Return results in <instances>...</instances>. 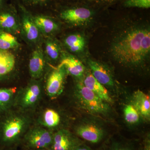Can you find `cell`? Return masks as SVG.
I'll use <instances>...</instances> for the list:
<instances>
[{"mask_svg": "<svg viewBox=\"0 0 150 150\" xmlns=\"http://www.w3.org/2000/svg\"><path fill=\"white\" fill-rule=\"evenodd\" d=\"M53 135L51 131L41 127H35L28 131L25 137L28 145L33 149H42L51 146Z\"/></svg>", "mask_w": 150, "mask_h": 150, "instance_id": "277c9868", "label": "cell"}, {"mask_svg": "<svg viewBox=\"0 0 150 150\" xmlns=\"http://www.w3.org/2000/svg\"><path fill=\"white\" fill-rule=\"evenodd\" d=\"M6 5L5 0H0V9Z\"/></svg>", "mask_w": 150, "mask_h": 150, "instance_id": "f546056e", "label": "cell"}, {"mask_svg": "<svg viewBox=\"0 0 150 150\" xmlns=\"http://www.w3.org/2000/svg\"><path fill=\"white\" fill-rule=\"evenodd\" d=\"M45 52L49 59L56 61L61 53V48L58 43L52 39H48L45 44Z\"/></svg>", "mask_w": 150, "mask_h": 150, "instance_id": "7402d4cb", "label": "cell"}, {"mask_svg": "<svg viewBox=\"0 0 150 150\" xmlns=\"http://www.w3.org/2000/svg\"><path fill=\"white\" fill-rule=\"evenodd\" d=\"M18 6L25 36L30 42H37L39 38L40 31L34 23L32 14L21 4Z\"/></svg>", "mask_w": 150, "mask_h": 150, "instance_id": "9c48e42d", "label": "cell"}, {"mask_svg": "<svg viewBox=\"0 0 150 150\" xmlns=\"http://www.w3.org/2000/svg\"><path fill=\"white\" fill-rule=\"evenodd\" d=\"M61 117L59 113L52 109H46L42 116V123L43 126L48 128H52L59 125Z\"/></svg>", "mask_w": 150, "mask_h": 150, "instance_id": "44dd1931", "label": "cell"}, {"mask_svg": "<svg viewBox=\"0 0 150 150\" xmlns=\"http://www.w3.org/2000/svg\"><path fill=\"white\" fill-rule=\"evenodd\" d=\"M19 45L17 39L13 34L0 31V50L9 51L18 48Z\"/></svg>", "mask_w": 150, "mask_h": 150, "instance_id": "ffe728a7", "label": "cell"}, {"mask_svg": "<svg viewBox=\"0 0 150 150\" xmlns=\"http://www.w3.org/2000/svg\"><path fill=\"white\" fill-rule=\"evenodd\" d=\"M75 95L79 105L89 113L106 117L111 112L110 104L87 88L82 81L77 84Z\"/></svg>", "mask_w": 150, "mask_h": 150, "instance_id": "7a4b0ae2", "label": "cell"}, {"mask_svg": "<svg viewBox=\"0 0 150 150\" xmlns=\"http://www.w3.org/2000/svg\"><path fill=\"white\" fill-rule=\"evenodd\" d=\"M101 1H112V0H101Z\"/></svg>", "mask_w": 150, "mask_h": 150, "instance_id": "4dcf8cb0", "label": "cell"}, {"mask_svg": "<svg viewBox=\"0 0 150 150\" xmlns=\"http://www.w3.org/2000/svg\"><path fill=\"white\" fill-rule=\"evenodd\" d=\"M111 51L115 59L123 64L142 65L149 56V28L134 26L128 28L115 40Z\"/></svg>", "mask_w": 150, "mask_h": 150, "instance_id": "6da1fadb", "label": "cell"}, {"mask_svg": "<svg viewBox=\"0 0 150 150\" xmlns=\"http://www.w3.org/2000/svg\"><path fill=\"white\" fill-rule=\"evenodd\" d=\"M124 5L129 8H149L150 7V0H126Z\"/></svg>", "mask_w": 150, "mask_h": 150, "instance_id": "484cf974", "label": "cell"}, {"mask_svg": "<svg viewBox=\"0 0 150 150\" xmlns=\"http://www.w3.org/2000/svg\"><path fill=\"white\" fill-rule=\"evenodd\" d=\"M103 150H134V147L129 143L115 141Z\"/></svg>", "mask_w": 150, "mask_h": 150, "instance_id": "4316f807", "label": "cell"}, {"mask_svg": "<svg viewBox=\"0 0 150 150\" xmlns=\"http://www.w3.org/2000/svg\"><path fill=\"white\" fill-rule=\"evenodd\" d=\"M78 137L92 144H98L102 141L105 136V132L98 124L85 121L79 124L75 129Z\"/></svg>", "mask_w": 150, "mask_h": 150, "instance_id": "3957f363", "label": "cell"}, {"mask_svg": "<svg viewBox=\"0 0 150 150\" xmlns=\"http://www.w3.org/2000/svg\"><path fill=\"white\" fill-rule=\"evenodd\" d=\"M82 82L84 85L104 101L110 104L113 103V100L107 88L94 77L90 70L85 73Z\"/></svg>", "mask_w": 150, "mask_h": 150, "instance_id": "7c38bea8", "label": "cell"}, {"mask_svg": "<svg viewBox=\"0 0 150 150\" xmlns=\"http://www.w3.org/2000/svg\"><path fill=\"white\" fill-rule=\"evenodd\" d=\"M26 125V120L20 116H13L7 119L2 131L3 142L9 143L16 140L24 131Z\"/></svg>", "mask_w": 150, "mask_h": 150, "instance_id": "5b68a950", "label": "cell"}, {"mask_svg": "<svg viewBox=\"0 0 150 150\" xmlns=\"http://www.w3.org/2000/svg\"><path fill=\"white\" fill-rule=\"evenodd\" d=\"M31 14L34 23L40 32L48 34L55 32L59 29L58 25L50 17L42 14Z\"/></svg>", "mask_w": 150, "mask_h": 150, "instance_id": "e0dca14e", "label": "cell"}, {"mask_svg": "<svg viewBox=\"0 0 150 150\" xmlns=\"http://www.w3.org/2000/svg\"><path fill=\"white\" fill-rule=\"evenodd\" d=\"M22 5L26 9L30 8H46L51 4V0H21Z\"/></svg>", "mask_w": 150, "mask_h": 150, "instance_id": "d4e9b609", "label": "cell"}, {"mask_svg": "<svg viewBox=\"0 0 150 150\" xmlns=\"http://www.w3.org/2000/svg\"><path fill=\"white\" fill-rule=\"evenodd\" d=\"M83 142L77 136L66 129H61L53 135L52 150H73Z\"/></svg>", "mask_w": 150, "mask_h": 150, "instance_id": "8992f818", "label": "cell"}, {"mask_svg": "<svg viewBox=\"0 0 150 150\" xmlns=\"http://www.w3.org/2000/svg\"><path fill=\"white\" fill-rule=\"evenodd\" d=\"M45 66L44 55L42 48L38 47L33 52L30 59V74L33 79L40 77L43 74Z\"/></svg>", "mask_w": 150, "mask_h": 150, "instance_id": "5bb4252c", "label": "cell"}, {"mask_svg": "<svg viewBox=\"0 0 150 150\" xmlns=\"http://www.w3.org/2000/svg\"><path fill=\"white\" fill-rule=\"evenodd\" d=\"M123 113L125 121L129 124H135L139 121L141 116L132 104L125 105L123 109Z\"/></svg>", "mask_w": 150, "mask_h": 150, "instance_id": "603a6c76", "label": "cell"}, {"mask_svg": "<svg viewBox=\"0 0 150 150\" xmlns=\"http://www.w3.org/2000/svg\"><path fill=\"white\" fill-rule=\"evenodd\" d=\"M73 150H93L86 145L84 142H83L81 144L77 146Z\"/></svg>", "mask_w": 150, "mask_h": 150, "instance_id": "83f0119b", "label": "cell"}, {"mask_svg": "<svg viewBox=\"0 0 150 150\" xmlns=\"http://www.w3.org/2000/svg\"><path fill=\"white\" fill-rule=\"evenodd\" d=\"M18 30L16 9L13 6L6 5L0 9V31L13 34Z\"/></svg>", "mask_w": 150, "mask_h": 150, "instance_id": "ba28073f", "label": "cell"}, {"mask_svg": "<svg viewBox=\"0 0 150 150\" xmlns=\"http://www.w3.org/2000/svg\"><path fill=\"white\" fill-rule=\"evenodd\" d=\"M89 70L94 77L105 87H112L114 85V81L110 70L99 62L89 60Z\"/></svg>", "mask_w": 150, "mask_h": 150, "instance_id": "8fae6325", "label": "cell"}, {"mask_svg": "<svg viewBox=\"0 0 150 150\" xmlns=\"http://www.w3.org/2000/svg\"><path fill=\"white\" fill-rule=\"evenodd\" d=\"M41 92L39 84L33 83L30 84L22 94L20 100L22 106L28 108L34 105L40 98Z\"/></svg>", "mask_w": 150, "mask_h": 150, "instance_id": "9a60e30c", "label": "cell"}, {"mask_svg": "<svg viewBox=\"0 0 150 150\" xmlns=\"http://www.w3.org/2000/svg\"><path fill=\"white\" fill-rule=\"evenodd\" d=\"M132 104L140 116L147 121L150 119V98L149 96L140 90L135 91L132 95Z\"/></svg>", "mask_w": 150, "mask_h": 150, "instance_id": "4fadbf2b", "label": "cell"}, {"mask_svg": "<svg viewBox=\"0 0 150 150\" xmlns=\"http://www.w3.org/2000/svg\"><path fill=\"white\" fill-rule=\"evenodd\" d=\"M59 65L64 66L67 73L75 77L83 78L85 74V66L81 61L74 56H66Z\"/></svg>", "mask_w": 150, "mask_h": 150, "instance_id": "2e32d148", "label": "cell"}, {"mask_svg": "<svg viewBox=\"0 0 150 150\" xmlns=\"http://www.w3.org/2000/svg\"><path fill=\"white\" fill-rule=\"evenodd\" d=\"M93 12L89 9L82 7H74L63 10L59 16L65 21L74 24H81L88 21Z\"/></svg>", "mask_w": 150, "mask_h": 150, "instance_id": "30bf717a", "label": "cell"}, {"mask_svg": "<svg viewBox=\"0 0 150 150\" xmlns=\"http://www.w3.org/2000/svg\"><path fill=\"white\" fill-rule=\"evenodd\" d=\"M15 64V57L11 51L0 50V78L11 72Z\"/></svg>", "mask_w": 150, "mask_h": 150, "instance_id": "ac0fdd59", "label": "cell"}, {"mask_svg": "<svg viewBox=\"0 0 150 150\" xmlns=\"http://www.w3.org/2000/svg\"><path fill=\"white\" fill-rule=\"evenodd\" d=\"M141 150H150V140L149 137H147L145 140L144 146Z\"/></svg>", "mask_w": 150, "mask_h": 150, "instance_id": "f1b7e54d", "label": "cell"}, {"mask_svg": "<svg viewBox=\"0 0 150 150\" xmlns=\"http://www.w3.org/2000/svg\"><path fill=\"white\" fill-rule=\"evenodd\" d=\"M15 88H0V108H4L10 103L14 94Z\"/></svg>", "mask_w": 150, "mask_h": 150, "instance_id": "cb8c5ba5", "label": "cell"}, {"mask_svg": "<svg viewBox=\"0 0 150 150\" xmlns=\"http://www.w3.org/2000/svg\"><path fill=\"white\" fill-rule=\"evenodd\" d=\"M67 74L64 67L60 65L51 72L46 85V91L48 96L55 98L62 93Z\"/></svg>", "mask_w": 150, "mask_h": 150, "instance_id": "52a82bcc", "label": "cell"}, {"mask_svg": "<svg viewBox=\"0 0 150 150\" xmlns=\"http://www.w3.org/2000/svg\"><path fill=\"white\" fill-rule=\"evenodd\" d=\"M65 44L70 51L74 53H79L84 50L85 39L81 34H71L66 38Z\"/></svg>", "mask_w": 150, "mask_h": 150, "instance_id": "d6986e66", "label": "cell"}]
</instances>
